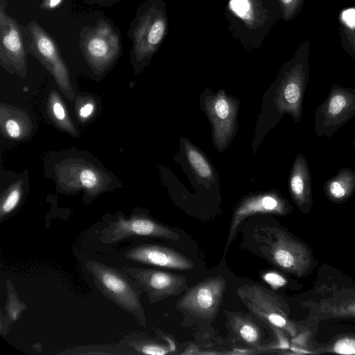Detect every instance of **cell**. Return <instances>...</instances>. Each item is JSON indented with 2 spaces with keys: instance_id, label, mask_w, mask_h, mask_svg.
<instances>
[{
  "instance_id": "cell-26",
  "label": "cell",
  "mask_w": 355,
  "mask_h": 355,
  "mask_svg": "<svg viewBox=\"0 0 355 355\" xmlns=\"http://www.w3.org/2000/svg\"><path fill=\"white\" fill-rule=\"evenodd\" d=\"M263 279L274 288L286 286L287 280L280 274L275 272H268L263 275Z\"/></svg>"
},
{
  "instance_id": "cell-28",
  "label": "cell",
  "mask_w": 355,
  "mask_h": 355,
  "mask_svg": "<svg viewBox=\"0 0 355 355\" xmlns=\"http://www.w3.org/2000/svg\"><path fill=\"white\" fill-rule=\"evenodd\" d=\"M329 193L333 199L340 200H343L348 192L341 183L338 181H334L329 186Z\"/></svg>"
},
{
  "instance_id": "cell-23",
  "label": "cell",
  "mask_w": 355,
  "mask_h": 355,
  "mask_svg": "<svg viewBox=\"0 0 355 355\" xmlns=\"http://www.w3.org/2000/svg\"><path fill=\"white\" fill-rule=\"evenodd\" d=\"M10 287V284L9 285L7 284L8 297L5 309L10 320L15 322L19 318L21 313L26 308V306L19 300L12 289V288Z\"/></svg>"
},
{
  "instance_id": "cell-27",
  "label": "cell",
  "mask_w": 355,
  "mask_h": 355,
  "mask_svg": "<svg viewBox=\"0 0 355 355\" xmlns=\"http://www.w3.org/2000/svg\"><path fill=\"white\" fill-rule=\"evenodd\" d=\"M346 101L343 96L336 95L330 100L329 104V113L331 115L338 114L345 107Z\"/></svg>"
},
{
  "instance_id": "cell-25",
  "label": "cell",
  "mask_w": 355,
  "mask_h": 355,
  "mask_svg": "<svg viewBox=\"0 0 355 355\" xmlns=\"http://www.w3.org/2000/svg\"><path fill=\"white\" fill-rule=\"evenodd\" d=\"M283 12L285 21H288L297 16L301 11L304 0H278Z\"/></svg>"
},
{
  "instance_id": "cell-24",
  "label": "cell",
  "mask_w": 355,
  "mask_h": 355,
  "mask_svg": "<svg viewBox=\"0 0 355 355\" xmlns=\"http://www.w3.org/2000/svg\"><path fill=\"white\" fill-rule=\"evenodd\" d=\"M338 30L343 51L355 58V30L346 24H340Z\"/></svg>"
},
{
  "instance_id": "cell-3",
  "label": "cell",
  "mask_w": 355,
  "mask_h": 355,
  "mask_svg": "<svg viewBox=\"0 0 355 355\" xmlns=\"http://www.w3.org/2000/svg\"><path fill=\"white\" fill-rule=\"evenodd\" d=\"M87 268L102 293L123 310L134 314L146 326V317L140 301L141 288L125 272L90 261Z\"/></svg>"
},
{
  "instance_id": "cell-20",
  "label": "cell",
  "mask_w": 355,
  "mask_h": 355,
  "mask_svg": "<svg viewBox=\"0 0 355 355\" xmlns=\"http://www.w3.org/2000/svg\"><path fill=\"white\" fill-rule=\"evenodd\" d=\"M304 180L305 176L300 166L295 164L290 178V189L293 200L302 211H306L305 207L310 200Z\"/></svg>"
},
{
  "instance_id": "cell-14",
  "label": "cell",
  "mask_w": 355,
  "mask_h": 355,
  "mask_svg": "<svg viewBox=\"0 0 355 355\" xmlns=\"http://www.w3.org/2000/svg\"><path fill=\"white\" fill-rule=\"evenodd\" d=\"M125 257L137 262L175 270H189L193 262L182 254L164 246L140 245L129 250Z\"/></svg>"
},
{
  "instance_id": "cell-9",
  "label": "cell",
  "mask_w": 355,
  "mask_h": 355,
  "mask_svg": "<svg viewBox=\"0 0 355 355\" xmlns=\"http://www.w3.org/2000/svg\"><path fill=\"white\" fill-rule=\"evenodd\" d=\"M222 275L207 279L189 288L178 301L177 309L205 319L217 313L226 288Z\"/></svg>"
},
{
  "instance_id": "cell-2",
  "label": "cell",
  "mask_w": 355,
  "mask_h": 355,
  "mask_svg": "<svg viewBox=\"0 0 355 355\" xmlns=\"http://www.w3.org/2000/svg\"><path fill=\"white\" fill-rule=\"evenodd\" d=\"M78 46L92 72L98 76L104 74L122 54L121 31L109 18L101 17L94 25L82 27Z\"/></svg>"
},
{
  "instance_id": "cell-31",
  "label": "cell",
  "mask_w": 355,
  "mask_h": 355,
  "mask_svg": "<svg viewBox=\"0 0 355 355\" xmlns=\"http://www.w3.org/2000/svg\"><path fill=\"white\" fill-rule=\"evenodd\" d=\"M63 0H42L39 7L44 10H53L59 7Z\"/></svg>"
},
{
  "instance_id": "cell-6",
  "label": "cell",
  "mask_w": 355,
  "mask_h": 355,
  "mask_svg": "<svg viewBox=\"0 0 355 355\" xmlns=\"http://www.w3.org/2000/svg\"><path fill=\"white\" fill-rule=\"evenodd\" d=\"M237 295L246 307L270 327L283 330L291 338L311 324L302 325L289 318V309L279 296L257 284H245L238 288Z\"/></svg>"
},
{
  "instance_id": "cell-5",
  "label": "cell",
  "mask_w": 355,
  "mask_h": 355,
  "mask_svg": "<svg viewBox=\"0 0 355 355\" xmlns=\"http://www.w3.org/2000/svg\"><path fill=\"white\" fill-rule=\"evenodd\" d=\"M28 53L33 56L53 76L62 92L69 99L75 93L70 81L68 67L54 38L35 20L22 26Z\"/></svg>"
},
{
  "instance_id": "cell-18",
  "label": "cell",
  "mask_w": 355,
  "mask_h": 355,
  "mask_svg": "<svg viewBox=\"0 0 355 355\" xmlns=\"http://www.w3.org/2000/svg\"><path fill=\"white\" fill-rule=\"evenodd\" d=\"M313 354H355V334H339L324 343H313Z\"/></svg>"
},
{
  "instance_id": "cell-11",
  "label": "cell",
  "mask_w": 355,
  "mask_h": 355,
  "mask_svg": "<svg viewBox=\"0 0 355 355\" xmlns=\"http://www.w3.org/2000/svg\"><path fill=\"white\" fill-rule=\"evenodd\" d=\"M154 303L180 294L187 288V278L182 275L153 269L125 267L122 269Z\"/></svg>"
},
{
  "instance_id": "cell-8",
  "label": "cell",
  "mask_w": 355,
  "mask_h": 355,
  "mask_svg": "<svg viewBox=\"0 0 355 355\" xmlns=\"http://www.w3.org/2000/svg\"><path fill=\"white\" fill-rule=\"evenodd\" d=\"M301 306L309 311L307 321L355 319V287L332 288L322 296L305 300Z\"/></svg>"
},
{
  "instance_id": "cell-22",
  "label": "cell",
  "mask_w": 355,
  "mask_h": 355,
  "mask_svg": "<svg viewBox=\"0 0 355 355\" xmlns=\"http://www.w3.org/2000/svg\"><path fill=\"white\" fill-rule=\"evenodd\" d=\"M129 345L137 352L149 355H163L174 349L153 340H135L130 342Z\"/></svg>"
},
{
  "instance_id": "cell-30",
  "label": "cell",
  "mask_w": 355,
  "mask_h": 355,
  "mask_svg": "<svg viewBox=\"0 0 355 355\" xmlns=\"http://www.w3.org/2000/svg\"><path fill=\"white\" fill-rule=\"evenodd\" d=\"M85 4L89 6L97 5L101 7H111L122 0H82Z\"/></svg>"
},
{
  "instance_id": "cell-13",
  "label": "cell",
  "mask_w": 355,
  "mask_h": 355,
  "mask_svg": "<svg viewBox=\"0 0 355 355\" xmlns=\"http://www.w3.org/2000/svg\"><path fill=\"white\" fill-rule=\"evenodd\" d=\"M288 211V208L286 202L274 193H264L246 197L234 211L225 252L233 241L239 225L246 218L257 214L285 215Z\"/></svg>"
},
{
  "instance_id": "cell-4",
  "label": "cell",
  "mask_w": 355,
  "mask_h": 355,
  "mask_svg": "<svg viewBox=\"0 0 355 355\" xmlns=\"http://www.w3.org/2000/svg\"><path fill=\"white\" fill-rule=\"evenodd\" d=\"M266 231L264 252L276 266L299 278L312 272L316 261L306 243L281 228L267 227Z\"/></svg>"
},
{
  "instance_id": "cell-21",
  "label": "cell",
  "mask_w": 355,
  "mask_h": 355,
  "mask_svg": "<svg viewBox=\"0 0 355 355\" xmlns=\"http://www.w3.org/2000/svg\"><path fill=\"white\" fill-rule=\"evenodd\" d=\"M21 196L22 187L19 183H15L8 189L1 200V220L15 209L20 202Z\"/></svg>"
},
{
  "instance_id": "cell-7",
  "label": "cell",
  "mask_w": 355,
  "mask_h": 355,
  "mask_svg": "<svg viewBox=\"0 0 355 355\" xmlns=\"http://www.w3.org/2000/svg\"><path fill=\"white\" fill-rule=\"evenodd\" d=\"M6 0H0V65L11 73L25 78L27 54L22 26L6 10Z\"/></svg>"
},
{
  "instance_id": "cell-19",
  "label": "cell",
  "mask_w": 355,
  "mask_h": 355,
  "mask_svg": "<svg viewBox=\"0 0 355 355\" xmlns=\"http://www.w3.org/2000/svg\"><path fill=\"white\" fill-rule=\"evenodd\" d=\"M185 153L189 164L202 180H214L212 168L204 155L188 141H184Z\"/></svg>"
},
{
  "instance_id": "cell-16",
  "label": "cell",
  "mask_w": 355,
  "mask_h": 355,
  "mask_svg": "<svg viewBox=\"0 0 355 355\" xmlns=\"http://www.w3.org/2000/svg\"><path fill=\"white\" fill-rule=\"evenodd\" d=\"M1 125L5 135L14 139H23L27 136L30 131L31 125H29L28 116L21 112L11 111L8 109H3L1 107Z\"/></svg>"
},
{
  "instance_id": "cell-29",
  "label": "cell",
  "mask_w": 355,
  "mask_h": 355,
  "mask_svg": "<svg viewBox=\"0 0 355 355\" xmlns=\"http://www.w3.org/2000/svg\"><path fill=\"white\" fill-rule=\"evenodd\" d=\"M95 110V104L92 101L86 100L79 105L78 114L82 120L88 119Z\"/></svg>"
},
{
  "instance_id": "cell-17",
  "label": "cell",
  "mask_w": 355,
  "mask_h": 355,
  "mask_svg": "<svg viewBox=\"0 0 355 355\" xmlns=\"http://www.w3.org/2000/svg\"><path fill=\"white\" fill-rule=\"evenodd\" d=\"M46 107L50 119L57 126L72 135H76V130L68 114L64 102L56 92H51Z\"/></svg>"
},
{
  "instance_id": "cell-32",
  "label": "cell",
  "mask_w": 355,
  "mask_h": 355,
  "mask_svg": "<svg viewBox=\"0 0 355 355\" xmlns=\"http://www.w3.org/2000/svg\"></svg>"
},
{
  "instance_id": "cell-15",
  "label": "cell",
  "mask_w": 355,
  "mask_h": 355,
  "mask_svg": "<svg viewBox=\"0 0 355 355\" xmlns=\"http://www.w3.org/2000/svg\"><path fill=\"white\" fill-rule=\"evenodd\" d=\"M227 324L232 335L241 343L261 347V332L256 322L242 313H227Z\"/></svg>"
},
{
  "instance_id": "cell-1",
  "label": "cell",
  "mask_w": 355,
  "mask_h": 355,
  "mask_svg": "<svg viewBox=\"0 0 355 355\" xmlns=\"http://www.w3.org/2000/svg\"><path fill=\"white\" fill-rule=\"evenodd\" d=\"M159 0H146L137 7L126 35L131 41L130 62L141 70L157 51L166 33V20Z\"/></svg>"
},
{
  "instance_id": "cell-12",
  "label": "cell",
  "mask_w": 355,
  "mask_h": 355,
  "mask_svg": "<svg viewBox=\"0 0 355 355\" xmlns=\"http://www.w3.org/2000/svg\"><path fill=\"white\" fill-rule=\"evenodd\" d=\"M131 236H147L172 241H180V236L169 227L144 215L128 218L120 216L110 225L107 243H114Z\"/></svg>"
},
{
  "instance_id": "cell-10",
  "label": "cell",
  "mask_w": 355,
  "mask_h": 355,
  "mask_svg": "<svg viewBox=\"0 0 355 355\" xmlns=\"http://www.w3.org/2000/svg\"><path fill=\"white\" fill-rule=\"evenodd\" d=\"M204 108L211 123L214 144L218 150L223 149L235 131L238 102L220 90L205 97Z\"/></svg>"
}]
</instances>
